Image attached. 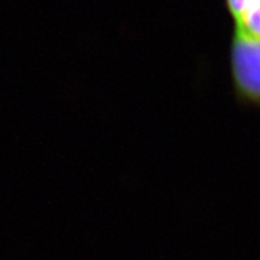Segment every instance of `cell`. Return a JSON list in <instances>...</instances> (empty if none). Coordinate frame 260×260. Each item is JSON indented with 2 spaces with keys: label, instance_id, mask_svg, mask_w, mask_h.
I'll return each mask as SVG.
<instances>
[{
  "label": "cell",
  "instance_id": "obj_1",
  "mask_svg": "<svg viewBox=\"0 0 260 260\" xmlns=\"http://www.w3.org/2000/svg\"><path fill=\"white\" fill-rule=\"evenodd\" d=\"M229 68L237 102L260 109V39L234 30Z\"/></svg>",
  "mask_w": 260,
  "mask_h": 260
}]
</instances>
